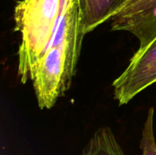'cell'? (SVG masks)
I'll use <instances>...</instances> for the list:
<instances>
[{
    "mask_svg": "<svg viewBox=\"0 0 156 155\" xmlns=\"http://www.w3.org/2000/svg\"><path fill=\"white\" fill-rule=\"evenodd\" d=\"M14 20L20 34L18 78L32 82L38 107L49 110L75 75L86 35L80 0H21Z\"/></svg>",
    "mask_w": 156,
    "mask_h": 155,
    "instance_id": "obj_1",
    "label": "cell"
},
{
    "mask_svg": "<svg viewBox=\"0 0 156 155\" xmlns=\"http://www.w3.org/2000/svg\"><path fill=\"white\" fill-rule=\"evenodd\" d=\"M156 83V36L139 47L125 70L113 81L114 99L125 105L136 95Z\"/></svg>",
    "mask_w": 156,
    "mask_h": 155,
    "instance_id": "obj_2",
    "label": "cell"
},
{
    "mask_svg": "<svg viewBox=\"0 0 156 155\" xmlns=\"http://www.w3.org/2000/svg\"><path fill=\"white\" fill-rule=\"evenodd\" d=\"M111 21L112 30L127 31L144 45L156 30V0H128Z\"/></svg>",
    "mask_w": 156,
    "mask_h": 155,
    "instance_id": "obj_3",
    "label": "cell"
},
{
    "mask_svg": "<svg viewBox=\"0 0 156 155\" xmlns=\"http://www.w3.org/2000/svg\"><path fill=\"white\" fill-rule=\"evenodd\" d=\"M128 0H80L85 33H90L108 20L125 5Z\"/></svg>",
    "mask_w": 156,
    "mask_h": 155,
    "instance_id": "obj_4",
    "label": "cell"
},
{
    "mask_svg": "<svg viewBox=\"0 0 156 155\" xmlns=\"http://www.w3.org/2000/svg\"><path fill=\"white\" fill-rule=\"evenodd\" d=\"M82 155H125L113 132L109 127L98 129L85 148Z\"/></svg>",
    "mask_w": 156,
    "mask_h": 155,
    "instance_id": "obj_5",
    "label": "cell"
},
{
    "mask_svg": "<svg viewBox=\"0 0 156 155\" xmlns=\"http://www.w3.org/2000/svg\"><path fill=\"white\" fill-rule=\"evenodd\" d=\"M154 108L148 110L146 119L142 132L140 141L141 155H156V139L154 132Z\"/></svg>",
    "mask_w": 156,
    "mask_h": 155,
    "instance_id": "obj_6",
    "label": "cell"
},
{
    "mask_svg": "<svg viewBox=\"0 0 156 155\" xmlns=\"http://www.w3.org/2000/svg\"><path fill=\"white\" fill-rule=\"evenodd\" d=\"M156 36V30H155V32H154V37H152V38H154V37H155ZM147 43H148V42H147Z\"/></svg>",
    "mask_w": 156,
    "mask_h": 155,
    "instance_id": "obj_7",
    "label": "cell"
}]
</instances>
